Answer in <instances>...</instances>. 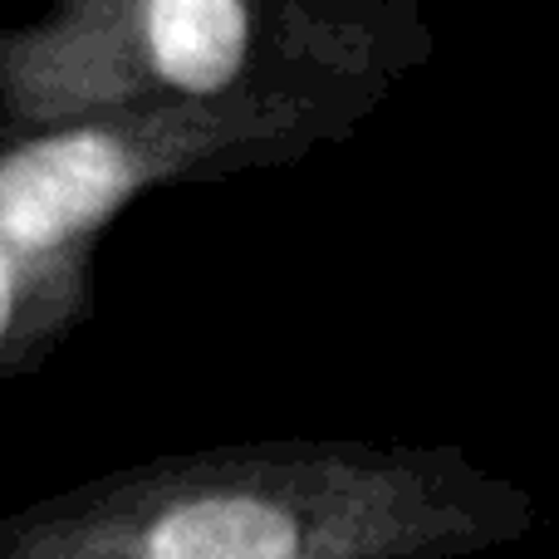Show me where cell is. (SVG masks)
<instances>
[{
	"instance_id": "cell-1",
	"label": "cell",
	"mask_w": 559,
	"mask_h": 559,
	"mask_svg": "<svg viewBox=\"0 0 559 559\" xmlns=\"http://www.w3.org/2000/svg\"><path fill=\"white\" fill-rule=\"evenodd\" d=\"M540 501L462 447L280 437L153 456L0 515V559H466Z\"/></svg>"
},
{
	"instance_id": "cell-2",
	"label": "cell",
	"mask_w": 559,
	"mask_h": 559,
	"mask_svg": "<svg viewBox=\"0 0 559 559\" xmlns=\"http://www.w3.org/2000/svg\"><path fill=\"white\" fill-rule=\"evenodd\" d=\"M432 55L423 0H49L0 29V128L212 104L354 69L413 79Z\"/></svg>"
},
{
	"instance_id": "cell-3",
	"label": "cell",
	"mask_w": 559,
	"mask_h": 559,
	"mask_svg": "<svg viewBox=\"0 0 559 559\" xmlns=\"http://www.w3.org/2000/svg\"><path fill=\"white\" fill-rule=\"evenodd\" d=\"M397 84V74L354 69L280 79L212 104L138 108L35 133L0 128V241L29 255H94V241L138 197L338 147Z\"/></svg>"
},
{
	"instance_id": "cell-4",
	"label": "cell",
	"mask_w": 559,
	"mask_h": 559,
	"mask_svg": "<svg viewBox=\"0 0 559 559\" xmlns=\"http://www.w3.org/2000/svg\"><path fill=\"white\" fill-rule=\"evenodd\" d=\"M94 255H29L0 241V397L55 358L88 319Z\"/></svg>"
}]
</instances>
